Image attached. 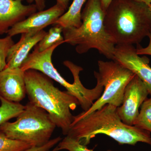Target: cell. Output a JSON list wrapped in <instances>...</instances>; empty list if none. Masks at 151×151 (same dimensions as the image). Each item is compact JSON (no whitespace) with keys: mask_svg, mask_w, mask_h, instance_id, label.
<instances>
[{"mask_svg":"<svg viewBox=\"0 0 151 151\" xmlns=\"http://www.w3.org/2000/svg\"><path fill=\"white\" fill-rule=\"evenodd\" d=\"M117 109L108 104L88 115L74 116L66 136L85 146L98 134L107 135L121 145L143 142L151 146L150 132L124 124Z\"/></svg>","mask_w":151,"mask_h":151,"instance_id":"obj_1","label":"cell"},{"mask_svg":"<svg viewBox=\"0 0 151 151\" xmlns=\"http://www.w3.org/2000/svg\"><path fill=\"white\" fill-rule=\"evenodd\" d=\"M104 24L116 45H138L151 32V11L134 0H113L105 11Z\"/></svg>","mask_w":151,"mask_h":151,"instance_id":"obj_2","label":"cell"},{"mask_svg":"<svg viewBox=\"0 0 151 151\" xmlns=\"http://www.w3.org/2000/svg\"><path fill=\"white\" fill-rule=\"evenodd\" d=\"M24 78L29 102L45 110L66 136L74 117L70 111L79 105L78 100L67 91L55 87L51 78L38 70H26Z\"/></svg>","mask_w":151,"mask_h":151,"instance_id":"obj_3","label":"cell"},{"mask_svg":"<svg viewBox=\"0 0 151 151\" xmlns=\"http://www.w3.org/2000/svg\"><path fill=\"white\" fill-rule=\"evenodd\" d=\"M105 12L100 0H87L81 12V26L63 29L65 43L76 46L78 54L95 49L112 60L116 45L105 29Z\"/></svg>","mask_w":151,"mask_h":151,"instance_id":"obj_4","label":"cell"},{"mask_svg":"<svg viewBox=\"0 0 151 151\" xmlns=\"http://www.w3.org/2000/svg\"><path fill=\"white\" fill-rule=\"evenodd\" d=\"M65 43V42L63 41L57 43L41 52L35 48L34 50L29 55L20 68L24 71L29 69L38 70L58 82L78 100L81 108L84 111H86L100 98L104 87L100 80L97 79V84L94 88L92 89L85 88L81 83L79 76V73L83 70V68L69 60L64 61L63 64L72 73L74 78L73 83H68L61 76L52 64V56L56 47Z\"/></svg>","mask_w":151,"mask_h":151,"instance_id":"obj_5","label":"cell"},{"mask_svg":"<svg viewBox=\"0 0 151 151\" xmlns=\"http://www.w3.org/2000/svg\"><path fill=\"white\" fill-rule=\"evenodd\" d=\"M15 122L0 125V132L12 139L24 142L32 147L44 145L51 139L56 125L42 108L29 102Z\"/></svg>","mask_w":151,"mask_h":151,"instance_id":"obj_6","label":"cell"},{"mask_svg":"<svg viewBox=\"0 0 151 151\" xmlns=\"http://www.w3.org/2000/svg\"><path fill=\"white\" fill-rule=\"evenodd\" d=\"M98 65L99 72L94 71V76L100 80L104 90L89 110L81 112L79 114L80 116L88 115L106 104H111L117 108L120 107L123 103L125 89L135 75L114 60H99Z\"/></svg>","mask_w":151,"mask_h":151,"instance_id":"obj_7","label":"cell"},{"mask_svg":"<svg viewBox=\"0 0 151 151\" xmlns=\"http://www.w3.org/2000/svg\"><path fill=\"white\" fill-rule=\"evenodd\" d=\"M149 94L144 82L135 75L125 89L122 105L117 109L119 116L124 124L134 126L139 113V108Z\"/></svg>","mask_w":151,"mask_h":151,"instance_id":"obj_8","label":"cell"},{"mask_svg":"<svg viewBox=\"0 0 151 151\" xmlns=\"http://www.w3.org/2000/svg\"><path fill=\"white\" fill-rule=\"evenodd\" d=\"M112 60L119 63L137 76L151 94V67L150 59L137 54L133 45H116Z\"/></svg>","mask_w":151,"mask_h":151,"instance_id":"obj_9","label":"cell"},{"mask_svg":"<svg viewBox=\"0 0 151 151\" xmlns=\"http://www.w3.org/2000/svg\"><path fill=\"white\" fill-rule=\"evenodd\" d=\"M65 10L61 6L56 4L47 9L37 12L10 29L8 35L13 37L23 33L42 30L50 25L54 24L65 13Z\"/></svg>","mask_w":151,"mask_h":151,"instance_id":"obj_10","label":"cell"},{"mask_svg":"<svg viewBox=\"0 0 151 151\" xmlns=\"http://www.w3.org/2000/svg\"><path fill=\"white\" fill-rule=\"evenodd\" d=\"M23 0H0V36L37 11L35 4L26 5Z\"/></svg>","mask_w":151,"mask_h":151,"instance_id":"obj_11","label":"cell"},{"mask_svg":"<svg viewBox=\"0 0 151 151\" xmlns=\"http://www.w3.org/2000/svg\"><path fill=\"white\" fill-rule=\"evenodd\" d=\"M24 72L21 68H6L0 71V96L14 103L23 100L27 94Z\"/></svg>","mask_w":151,"mask_h":151,"instance_id":"obj_12","label":"cell"},{"mask_svg":"<svg viewBox=\"0 0 151 151\" xmlns=\"http://www.w3.org/2000/svg\"><path fill=\"white\" fill-rule=\"evenodd\" d=\"M46 33L45 31L42 30L22 34L19 40L14 44L9 50L6 68H20L32 49L42 40Z\"/></svg>","mask_w":151,"mask_h":151,"instance_id":"obj_13","label":"cell"},{"mask_svg":"<svg viewBox=\"0 0 151 151\" xmlns=\"http://www.w3.org/2000/svg\"><path fill=\"white\" fill-rule=\"evenodd\" d=\"M87 0H73L67 12L61 16L54 25L60 26L63 28H78L81 26V9Z\"/></svg>","mask_w":151,"mask_h":151,"instance_id":"obj_14","label":"cell"},{"mask_svg":"<svg viewBox=\"0 0 151 151\" xmlns=\"http://www.w3.org/2000/svg\"><path fill=\"white\" fill-rule=\"evenodd\" d=\"M0 125L10 119L17 118L24 110L25 106L20 103L10 102L0 96Z\"/></svg>","mask_w":151,"mask_h":151,"instance_id":"obj_15","label":"cell"},{"mask_svg":"<svg viewBox=\"0 0 151 151\" xmlns=\"http://www.w3.org/2000/svg\"><path fill=\"white\" fill-rule=\"evenodd\" d=\"M62 32L63 28L61 27L55 25L50 29L48 32H47L46 34L35 48L40 52H41L57 43L65 41L61 35Z\"/></svg>","mask_w":151,"mask_h":151,"instance_id":"obj_16","label":"cell"},{"mask_svg":"<svg viewBox=\"0 0 151 151\" xmlns=\"http://www.w3.org/2000/svg\"><path fill=\"white\" fill-rule=\"evenodd\" d=\"M141 105L140 111L134 126L151 133V94Z\"/></svg>","mask_w":151,"mask_h":151,"instance_id":"obj_17","label":"cell"},{"mask_svg":"<svg viewBox=\"0 0 151 151\" xmlns=\"http://www.w3.org/2000/svg\"><path fill=\"white\" fill-rule=\"evenodd\" d=\"M31 147L27 143L12 139L0 132V151H23Z\"/></svg>","mask_w":151,"mask_h":151,"instance_id":"obj_18","label":"cell"},{"mask_svg":"<svg viewBox=\"0 0 151 151\" xmlns=\"http://www.w3.org/2000/svg\"><path fill=\"white\" fill-rule=\"evenodd\" d=\"M66 150L68 151H93L84 145L73 138L66 136L51 151Z\"/></svg>","mask_w":151,"mask_h":151,"instance_id":"obj_19","label":"cell"},{"mask_svg":"<svg viewBox=\"0 0 151 151\" xmlns=\"http://www.w3.org/2000/svg\"><path fill=\"white\" fill-rule=\"evenodd\" d=\"M14 43L12 37L10 36L0 38V71L5 68L9 50Z\"/></svg>","mask_w":151,"mask_h":151,"instance_id":"obj_20","label":"cell"},{"mask_svg":"<svg viewBox=\"0 0 151 151\" xmlns=\"http://www.w3.org/2000/svg\"><path fill=\"white\" fill-rule=\"evenodd\" d=\"M62 139L60 137H58L51 139L44 145L41 147H32L23 151H49L55 146L58 145Z\"/></svg>","mask_w":151,"mask_h":151,"instance_id":"obj_21","label":"cell"},{"mask_svg":"<svg viewBox=\"0 0 151 151\" xmlns=\"http://www.w3.org/2000/svg\"><path fill=\"white\" fill-rule=\"evenodd\" d=\"M149 39H150V42L148 45L147 47H142L139 45H137V47L136 48V51L137 53L139 55H151V31L150 33V35L148 36Z\"/></svg>","mask_w":151,"mask_h":151,"instance_id":"obj_22","label":"cell"},{"mask_svg":"<svg viewBox=\"0 0 151 151\" xmlns=\"http://www.w3.org/2000/svg\"><path fill=\"white\" fill-rule=\"evenodd\" d=\"M28 3L30 4H32L35 3L36 6L37 11H41L43 10L45 7V0H26Z\"/></svg>","mask_w":151,"mask_h":151,"instance_id":"obj_23","label":"cell"},{"mask_svg":"<svg viewBox=\"0 0 151 151\" xmlns=\"http://www.w3.org/2000/svg\"><path fill=\"white\" fill-rule=\"evenodd\" d=\"M70 1V0H56V4L61 6L66 10L69 5Z\"/></svg>","mask_w":151,"mask_h":151,"instance_id":"obj_24","label":"cell"},{"mask_svg":"<svg viewBox=\"0 0 151 151\" xmlns=\"http://www.w3.org/2000/svg\"><path fill=\"white\" fill-rule=\"evenodd\" d=\"M101 5L104 10H106L113 0H100Z\"/></svg>","mask_w":151,"mask_h":151,"instance_id":"obj_25","label":"cell"},{"mask_svg":"<svg viewBox=\"0 0 151 151\" xmlns=\"http://www.w3.org/2000/svg\"><path fill=\"white\" fill-rule=\"evenodd\" d=\"M134 1L138 2L143 3L148 6H150L151 4V0H134Z\"/></svg>","mask_w":151,"mask_h":151,"instance_id":"obj_26","label":"cell"},{"mask_svg":"<svg viewBox=\"0 0 151 151\" xmlns=\"http://www.w3.org/2000/svg\"><path fill=\"white\" fill-rule=\"evenodd\" d=\"M149 7H150V10L151 11V4L150 5V6H149Z\"/></svg>","mask_w":151,"mask_h":151,"instance_id":"obj_27","label":"cell"},{"mask_svg":"<svg viewBox=\"0 0 151 151\" xmlns=\"http://www.w3.org/2000/svg\"><path fill=\"white\" fill-rule=\"evenodd\" d=\"M107 151H113V150H108Z\"/></svg>","mask_w":151,"mask_h":151,"instance_id":"obj_28","label":"cell"}]
</instances>
